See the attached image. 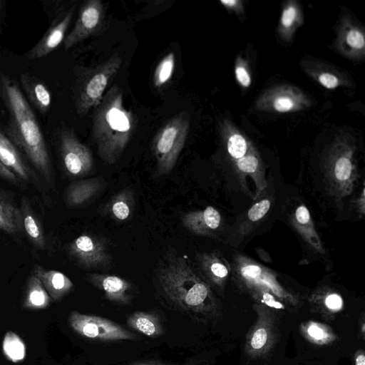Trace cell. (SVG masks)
I'll list each match as a JSON object with an SVG mask.
<instances>
[{"label":"cell","instance_id":"obj_1","mask_svg":"<svg viewBox=\"0 0 365 365\" xmlns=\"http://www.w3.org/2000/svg\"><path fill=\"white\" fill-rule=\"evenodd\" d=\"M0 96L9 116L7 136L24 151L43 177L51 182V160L37 118L18 83L1 71Z\"/></svg>","mask_w":365,"mask_h":365},{"label":"cell","instance_id":"obj_2","mask_svg":"<svg viewBox=\"0 0 365 365\" xmlns=\"http://www.w3.org/2000/svg\"><path fill=\"white\" fill-rule=\"evenodd\" d=\"M158 281L165 299L191 319L210 322L220 318V312L208 286L187 259L170 257L160 269Z\"/></svg>","mask_w":365,"mask_h":365},{"label":"cell","instance_id":"obj_3","mask_svg":"<svg viewBox=\"0 0 365 365\" xmlns=\"http://www.w3.org/2000/svg\"><path fill=\"white\" fill-rule=\"evenodd\" d=\"M132 121L123 106V92L114 86L98 105L93 118V138L98 155L107 163H116L128 142Z\"/></svg>","mask_w":365,"mask_h":365},{"label":"cell","instance_id":"obj_4","mask_svg":"<svg viewBox=\"0 0 365 365\" xmlns=\"http://www.w3.org/2000/svg\"><path fill=\"white\" fill-rule=\"evenodd\" d=\"M188 128V115L184 113L170 120L157 134L153 149L158 175L169 174L174 168L185 143Z\"/></svg>","mask_w":365,"mask_h":365},{"label":"cell","instance_id":"obj_5","mask_svg":"<svg viewBox=\"0 0 365 365\" xmlns=\"http://www.w3.org/2000/svg\"><path fill=\"white\" fill-rule=\"evenodd\" d=\"M254 309L256 319L246 335L245 352L250 359H260L267 356L277 343V317L264 304L256 305Z\"/></svg>","mask_w":365,"mask_h":365},{"label":"cell","instance_id":"obj_6","mask_svg":"<svg viewBox=\"0 0 365 365\" xmlns=\"http://www.w3.org/2000/svg\"><path fill=\"white\" fill-rule=\"evenodd\" d=\"M70 327L82 337L100 341L135 340L137 335L106 318L72 311L68 318Z\"/></svg>","mask_w":365,"mask_h":365},{"label":"cell","instance_id":"obj_7","mask_svg":"<svg viewBox=\"0 0 365 365\" xmlns=\"http://www.w3.org/2000/svg\"><path fill=\"white\" fill-rule=\"evenodd\" d=\"M120 64L119 57H111L80 86L76 100L79 115L84 116L91 108L101 103L108 81L118 71Z\"/></svg>","mask_w":365,"mask_h":365},{"label":"cell","instance_id":"obj_8","mask_svg":"<svg viewBox=\"0 0 365 365\" xmlns=\"http://www.w3.org/2000/svg\"><path fill=\"white\" fill-rule=\"evenodd\" d=\"M59 148L63 165L70 175L83 176L93 168L91 150L78 140L71 130L64 129L61 132Z\"/></svg>","mask_w":365,"mask_h":365},{"label":"cell","instance_id":"obj_9","mask_svg":"<svg viewBox=\"0 0 365 365\" xmlns=\"http://www.w3.org/2000/svg\"><path fill=\"white\" fill-rule=\"evenodd\" d=\"M68 253L78 264L86 268L106 267L111 262L105 245L90 235L83 234L73 240Z\"/></svg>","mask_w":365,"mask_h":365},{"label":"cell","instance_id":"obj_10","mask_svg":"<svg viewBox=\"0 0 365 365\" xmlns=\"http://www.w3.org/2000/svg\"><path fill=\"white\" fill-rule=\"evenodd\" d=\"M73 14V8H71L61 19H56L38 42L28 51L26 58H41L53 51L63 40Z\"/></svg>","mask_w":365,"mask_h":365},{"label":"cell","instance_id":"obj_11","mask_svg":"<svg viewBox=\"0 0 365 365\" xmlns=\"http://www.w3.org/2000/svg\"><path fill=\"white\" fill-rule=\"evenodd\" d=\"M102 5L99 1H88L81 9L78 19L64 41L65 49H68L90 35L100 24Z\"/></svg>","mask_w":365,"mask_h":365},{"label":"cell","instance_id":"obj_12","mask_svg":"<svg viewBox=\"0 0 365 365\" xmlns=\"http://www.w3.org/2000/svg\"><path fill=\"white\" fill-rule=\"evenodd\" d=\"M88 277L109 301L122 305L130 304L133 298V287L128 281L111 274H92Z\"/></svg>","mask_w":365,"mask_h":365},{"label":"cell","instance_id":"obj_13","mask_svg":"<svg viewBox=\"0 0 365 365\" xmlns=\"http://www.w3.org/2000/svg\"><path fill=\"white\" fill-rule=\"evenodd\" d=\"M33 274L39 279L54 302L61 300L73 289L71 280L59 271L48 269L36 264L34 267Z\"/></svg>","mask_w":365,"mask_h":365},{"label":"cell","instance_id":"obj_14","mask_svg":"<svg viewBox=\"0 0 365 365\" xmlns=\"http://www.w3.org/2000/svg\"><path fill=\"white\" fill-rule=\"evenodd\" d=\"M22 88L30 103L41 114H46L51 105V94L46 85L30 73L20 76Z\"/></svg>","mask_w":365,"mask_h":365},{"label":"cell","instance_id":"obj_15","mask_svg":"<svg viewBox=\"0 0 365 365\" xmlns=\"http://www.w3.org/2000/svg\"><path fill=\"white\" fill-rule=\"evenodd\" d=\"M0 161L19 179L29 181L33 176L31 170L23 160L16 146L1 129Z\"/></svg>","mask_w":365,"mask_h":365},{"label":"cell","instance_id":"obj_16","mask_svg":"<svg viewBox=\"0 0 365 365\" xmlns=\"http://www.w3.org/2000/svg\"><path fill=\"white\" fill-rule=\"evenodd\" d=\"M102 180L99 178L76 181L66 191V201L70 207H78L89 201L100 190Z\"/></svg>","mask_w":365,"mask_h":365},{"label":"cell","instance_id":"obj_17","mask_svg":"<svg viewBox=\"0 0 365 365\" xmlns=\"http://www.w3.org/2000/svg\"><path fill=\"white\" fill-rule=\"evenodd\" d=\"M300 333L310 344L317 346L331 345L338 339V335L334 329L327 324L313 320L301 323Z\"/></svg>","mask_w":365,"mask_h":365},{"label":"cell","instance_id":"obj_18","mask_svg":"<svg viewBox=\"0 0 365 365\" xmlns=\"http://www.w3.org/2000/svg\"><path fill=\"white\" fill-rule=\"evenodd\" d=\"M126 324L131 329L148 337L156 338L164 334L161 320L153 312H133L128 317Z\"/></svg>","mask_w":365,"mask_h":365},{"label":"cell","instance_id":"obj_19","mask_svg":"<svg viewBox=\"0 0 365 365\" xmlns=\"http://www.w3.org/2000/svg\"><path fill=\"white\" fill-rule=\"evenodd\" d=\"M220 220V213L212 207H207L203 211L187 212L182 217L184 227L195 233H202L207 228L216 229Z\"/></svg>","mask_w":365,"mask_h":365},{"label":"cell","instance_id":"obj_20","mask_svg":"<svg viewBox=\"0 0 365 365\" xmlns=\"http://www.w3.org/2000/svg\"><path fill=\"white\" fill-rule=\"evenodd\" d=\"M51 298L41 282L34 274L28 279L22 307L25 309H43L51 304Z\"/></svg>","mask_w":365,"mask_h":365},{"label":"cell","instance_id":"obj_21","mask_svg":"<svg viewBox=\"0 0 365 365\" xmlns=\"http://www.w3.org/2000/svg\"><path fill=\"white\" fill-rule=\"evenodd\" d=\"M24 230L20 209L0 195V232L18 235Z\"/></svg>","mask_w":365,"mask_h":365},{"label":"cell","instance_id":"obj_22","mask_svg":"<svg viewBox=\"0 0 365 365\" xmlns=\"http://www.w3.org/2000/svg\"><path fill=\"white\" fill-rule=\"evenodd\" d=\"M23 229L33 246L43 250L46 247V238L38 219L30 209L26 202H22L20 209Z\"/></svg>","mask_w":365,"mask_h":365},{"label":"cell","instance_id":"obj_23","mask_svg":"<svg viewBox=\"0 0 365 365\" xmlns=\"http://www.w3.org/2000/svg\"><path fill=\"white\" fill-rule=\"evenodd\" d=\"M3 351L11 361L23 360L26 355V346L21 339L13 331H8L3 340Z\"/></svg>","mask_w":365,"mask_h":365},{"label":"cell","instance_id":"obj_24","mask_svg":"<svg viewBox=\"0 0 365 365\" xmlns=\"http://www.w3.org/2000/svg\"><path fill=\"white\" fill-rule=\"evenodd\" d=\"M175 66V56L173 53H168L159 63L154 75V83L156 86H161L171 77Z\"/></svg>","mask_w":365,"mask_h":365},{"label":"cell","instance_id":"obj_25","mask_svg":"<svg viewBox=\"0 0 365 365\" xmlns=\"http://www.w3.org/2000/svg\"><path fill=\"white\" fill-rule=\"evenodd\" d=\"M110 210L113 215L119 220H125L131 213L128 192H121L113 200Z\"/></svg>","mask_w":365,"mask_h":365},{"label":"cell","instance_id":"obj_26","mask_svg":"<svg viewBox=\"0 0 365 365\" xmlns=\"http://www.w3.org/2000/svg\"><path fill=\"white\" fill-rule=\"evenodd\" d=\"M227 149L232 157L241 158L244 156L247 150L246 141L240 135L235 134L228 140Z\"/></svg>","mask_w":365,"mask_h":365},{"label":"cell","instance_id":"obj_27","mask_svg":"<svg viewBox=\"0 0 365 365\" xmlns=\"http://www.w3.org/2000/svg\"><path fill=\"white\" fill-rule=\"evenodd\" d=\"M351 163L346 158H339L335 165V175L339 180H347L351 175Z\"/></svg>","mask_w":365,"mask_h":365},{"label":"cell","instance_id":"obj_28","mask_svg":"<svg viewBox=\"0 0 365 365\" xmlns=\"http://www.w3.org/2000/svg\"><path fill=\"white\" fill-rule=\"evenodd\" d=\"M270 202L267 200L262 201L253 205L248 212L249 218L252 221H257L262 218L269 210Z\"/></svg>","mask_w":365,"mask_h":365},{"label":"cell","instance_id":"obj_29","mask_svg":"<svg viewBox=\"0 0 365 365\" xmlns=\"http://www.w3.org/2000/svg\"><path fill=\"white\" fill-rule=\"evenodd\" d=\"M257 158L253 156L241 158L237 163L240 170L246 173L254 172L257 169Z\"/></svg>","mask_w":365,"mask_h":365},{"label":"cell","instance_id":"obj_30","mask_svg":"<svg viewBox=\"0 0 365 365\" xmlns=\"http://www.w3.org/2000/svg\"><path fill=\"white\" fill-rule=\"evenodd\" d=\"M346 41L349 45L355 48H361L364 46V36L356 30H351L346 35Z\"/></svg>","mask_w":365,"mask_h":365},{"label":"cell","instance_id":"obj_31","mask_svg":"<svg viewBox=\"0 0 365 365\" xmlns=\"http://www.w3.org/2000/svg\"><path fill=\"white\" fill-rule=\"evenodd\" d=\"M294 104L291 99L285 97L277 98L274 102L275 110L279 112H286L291 110Z\"/></svg>","mask_w":365,"mask_h":365},{"label":"cell","instance_id":"obj_32","mask_svg":"<svg viewBox=\"0 0 365 365\" xmlns=\"http://www.w3.org/2000/svg\"><path fill=\"white\" fill-rule=\"evenodd\" d=\"M319 79L320 83L327 88H334L338 86V79L334 75L323 73Z\"/></svg>","mask_w":365,"mask_h":365},{"label":"cell","instance_id":"obj_33","mask_svg":"<svg viewBox=\"0 0 365 365\" xmlns=\"http://www.w3.org/2000/svg\"><path fill=\"white\" fill-rule=\"evenodd\" d=\"M0 178L14 184H18V177L0 161Z\"/></svg>","mask_w":365,"mask_h":365},{"label":"cell","instance_id":"obj_34","mask_svg":"<svg viewBox=\"0 0 365 365\" xmlns=\"http://www.w3.org/2000/svg\"><path fill=\"white\" fill-rule=\"evenodd\" d=\"M296 16V9L289 6L285 9L282 16V23L285 27H289L293 23Z\"/></svg>","mask_w":365,"mask_h":365},{"label":"cell","instance_id":"obj_35","mask_svg":"<svg viewBox=\"0 0 365 365\" xmlns=\"http://www.w3.org/2000/svg\"><path fill=\"white\" fill-rule=\"evenodd\" d=\"M210 270L212 274L219 278H224L227 275V268L219 262H213L210 266Z\"/></svg>","mask_w":365,"mask_h":365},{"label":"cell","instance_id":"obj_36","mask_svg":"<svg viewBox=\"0 0 365 365\" xmlns=\"http://www.w3.org/2000/svg\"><path fill=\"white\" fill-rule=\"evenodd\" d=\"M261 271L257 265H248L242 269V274L245 277L255 279L260 275Z\"/></svg>","mask_w":365,"mask_h":365},{"label":"cell","instance_id":"obj_37","mask_svg":"<svg viewBox=\"0 0 365 365\" xmlns=\"http://www.w3.org/2000/svg\"><path fill=\"white\" fill-rule=\"evenodd\" d=\"M129 365H201L199 361H190L187 363L184 364H169L164 363L158 361H136Z\"/></svg>","mask_w":365,"mask_h":365},{"label":"cell","instance_id":"obj_38","mask_svg":"<svg viewBox=\"0 0 365 365\" xmlns=\"http://www.w3.org/2000/svg\"><path fill=\"white\" fill-rule=\"evenodd\" d=\"M236 77L238 81L244 86H248L250 84V78L245 68L237 67L235 70Z\"/></svg>","mask_w":365,"mask_h":365},{"label":"cell","instance_id":"obj_39","mask_svg":"<svg viewBox=\"0 0 365 365\" xmlns=\"http://www.w3.org/2000/svg\"><path fill=\"white\" fill-rule=\"evenodd\" d=\"M296 217L301 224H307L309 221L310 215L308 210L304 206H300L296 210Z\"/></svg>","mask_w":365,"mask_h":365},{"label":"cell","instance_id":"obj_40","mask_svg":"<svg viewBox=\"0 0 365 365\" xmlns=\"http://www.w3.org/2000/svg\"><path fill=\"white\" fill-rule=\"evenodd\" d=\"M353 365H365V353L364 349H357L354 354Z\"/></svg>","mask_w":365,"mask_h":365},{"label":"cell","instance_id":"obj_41","mask_svg":"<svg viewBox=\"0 0 365 365\" xmlns=\"http://www.w3.org/2000/svg\"><path fill=\"white\" fill-rule=\"evenodd\" d=\"M359 337L362 339L363 340L365 338V322H364V317L362 315L359 318Z\"/></svg>","mask_w":365,"mask_h":365},{"label":"cell","instance_id":"obj_42","mask_svg":"<svg viewBox=\"0 0 365 365\" xmlns=\"http://www.w3.org/2000/svg\"><path fill=\"white\" fill-rule=\"evenodd\" d=\"M221 3H222V4H225V5L232 6V5H234L236 3V1H234V0H227V1L222 0Z\"/></svg>","mask_w":365,"mask_h":365},{"label":"cell","instance_id":"obj_43","mask_svg":"<svg viewBox=\"0 0 365 365\" xmlns=\"http://www.w3.org/2000/svg\"><path fill=\"white\" fill-rule=\"evenodd\" d=\"M1 9H2V1L0 0V13L1 11Z\"/></svg>","mask_w":365,"mask_h":365}]
</instances>
